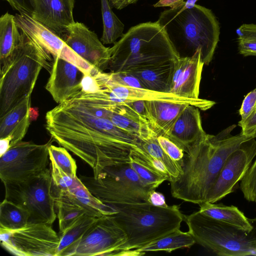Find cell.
<instances>
[{
  "instance_id": "19",
  "label": "cell",
  "mask_w": 256,
  "mask_h": 256,
  "mask_svg": "<svg viewBox=\"0 0 256 256\" xmlns=\"http://www.w3.org/2000/svg\"><path fill=\"white\" fill-rule=\"evenodd\" d=\"M199 110L195 106L188 104L166 136L180 146L184 152L208 134L202 128Z\"/></svg>"
},
{
  "instance_id": "4",
  "label": "cell",
  "mask_w": 256,
  "mask_h": 256,
  "mask_svg": "<svg viewBox=\"0 0 256 256\" xmlns=\"http://www.w3.org/2000/svg\"><path fill=\"white\" fill-rule=\"evenodd\" d=\"M114 44L108 67L110 72L163 65L180 57L156 22L130 28Z\"/></svg>"
},
{
  "instance_id": "14",
  "label": "cell",
  "mask_w": 256,
  "mask_h": 256,
  "mask_svg": "<svg viewBox=\"0 0 256 256\" xmlns=\"http://www.w3.org/2000/svg\"><path fill=\"white\" fill-rule=\"evenodd\" d=\"M64 36L67 45L96 68L101 72L108 69L110 48L106 47L84 24L75 22L68 27Z\"/></svg>"
},
{
  "instance_id": "25",
  "label": "cell",
  "mask_w": 256,
  "mask_h": 256,
  "mask_svg": "<svg viewBox=\"0 0 256 256\" xmlns=\"http://www.w3.org/2000/svg\"><path fill=\"white\" fill-rule=\"evenodd\" d=\"M21 40V32L15 16L6 12L0 18V66L8 64Z\"/></svg>"
},
{
  "instance_id": "34",
  "label": "cell",
  "mask_w": 256,
  "mask_h": 256,
  "mask_svg": "<svg viewBox=\"0 0 256 256\" xmlns=\"http://www.w3.org/2000/svg\"><path fill=\"white\" fill-rule=\"evenodd\" d=\"M240 53L256 56V24H243L236 30Z\"/></svg>"
},
{
  "instance_id": "10",
  "label": "cell",
  "mask_w": 256,
  "mask_h": 256,
  "mask_svg": "<svg viewBox=\"0 0 256 256\" xmlns=\"http://www.w3.org/2000/svg\"><path fill=\"white\" fill-rule=\"evenodd\" d=\"M54 142L38 144L21 141L0 156V178L3 184L25 180L40 174L50 164L48 148Z\"/></svg>"
},
{
  "instance_id": "26",
  "label": "cell",
  "mask_w": 256,
  "mask_h": 256,
  "mask_svg": "<svg viewBox=\"0 0 256 256\" xmlns=\"http://www.w3.org/2000/svg\"><path fill=\"white\" fill-rule=\"evenodd\" d=\"M175 62L126 71L137 77L146 88L169 92L171 76Z\"/></svg>"
},
{
  "instance_id": "37",
  "label": "cell",
  "mask_w": 256,
  "mask_h": 256,
  "mask_svg": "<svg viewBox=\"0 0 256 256\" xmlns=\"http://www.w3.org/2000/svg\"><path fill=\"white\" fill-rule=\"evenodd\" d=\"M110 80L119 84L126 86L146 88L137 77L128 71L110 72Z\"/></svg>"
},
{
  "instance_id": "27",
  "label": "cell",
  "mask_w": 256,
  "mask_h": 256,
  "mask_svg": "<svg viewBox=\"0 0 256 256\" xmlns=\"http://www.w3.org/2000/svg\"><path fill=\"white\" fill-rule=\"evenodd\" d=\"M195 244L194 239L188 231L184 232L179 229L134 250L144 254L149 252H171L176 250L190 248Z\"/></svg>"
},
{
  "instance_id": "16",
  "label": "cell",
  "mask_w": 256,
  "mask_h": 256,
  "mask_svg": "<svg viewBox=\"0 0 256 256\" xmlns=\"http://www.w3.org/2000/svg\"><path fill=\"white\" fill-rule=\"evenodd\" d=\"M204 64L200 50L191 56L180 57L174 64L169 92L186 98H199Z\"/></svg>"
},
{
  "instance_id": "1",
  "label": "cell",
  "mask_w": 256,
  "mask_h": 256,
  "mask_svg": "<svg viewBox=\"0 0 256 256\" xmlns=\"http://www.w3.org/2000/svg\"><path fill=\"white\" fill-rule=\"evenodd\" d=\"M111 111L81 90L46 115V128L54 142L81 158L94 176L106 168L128 162L139 139L115 126Z\"/></svg>"
},
{
  "instance_id": "12",
  "label": "cell",
  "mask_w": 256,
  "mask_h": 256,
  "mask_svg": "<svg viewBox=\"0 0 256 256\" xmlns=\"http://www.w3.org/2000/svg\"><path fill=\"white\" fill-rule=\"evenodd\" d=\"M0 240L16 256H56L60 237L52 224L32 223L16 230H0Z\"/></svg>"
},
{
  "instance_id": "32",
  "label": "cell",
  "mask_w": 256,
  "mask_h": 256,
  "mask_svg": "<svg viewBox=\"0 0 256 256\" xmlns=\"http://www.w3.org/2000/svg\"><path fill=\"white\" fill-rule=\"evenodd\" d=\"M110 119L112 123L125 132L137 137L140 140L157 135L151 126L124 115L113 112Z\"/></svg>"
},
{
  "instance_id": "31",
  "label": "cell",
  "mask_w": 256,
  "mask_h": 256,
  "mask_svg": "<svg viewBox=\"0 0 256 256\" xmlns=\"http://www.w3.org/2000/svg\"><path fill=\"white\" fill-rule=\"evenodd\" d=\"M98 218L92 214H86L60 234L56 256H64L66 252L82 237Z\"/></svg>"
},
{
  "instance_id": "38",
  "label": "cell",
  "mask_w": 256,
  "mask_h": 256,
  "mask_svg": "<svg viewBox=\"0 0 256 256\" xmlns=\"http://www.w3.org/2000/svg\"><path fill=\"white\" fill-rule=\"evenodd\" d=\"M256 111V88L250 92L243 100L239 113L242 122L251 116Z\"/></svg>"
},
{
  "instance_id": "8",
  "label": "cell",
  "mask_w": 256,
  "mask_h": 256,
  "mask_svg": "<svg viewBox=\"0 0 256 256\" xmlns=\"http://www.w3.org/2000/svg\"><path fill=\"white\" fill-rule=\"evenodd\" d=\"M79 178L95 197L114 208L148 204V194L156 190L142 182L129 162L106 167L96 178Z\"/></svg>"
},
{
  "instance_id": "39",
  "label": "cell",
  "mask_w": 256,
  "mask_h": 256,
  "mask_svg": "<svg viewBox=\"0 0 256 256\" xmlns=\"http://www.w3.org/2000/svg\"><path fill=\"white\" fill-rule=\"evenodd\" d=\"M8 2L13 10L19 14L32 16V0H3Z\"/></svg>"
},
{
  "instance_id": "22",
  "label": "cell",
  "mask_w": 256,
  "mask_h": 256,
  "mask_svg": "<svg viewBox=\"0 0 256 256\" xmlns=\"http://www.w3.org/2000/svg\"><path fill=\"white\" fill-rule=\"evenodd\" d=\"M52 190L60 234L86 214L96 216L66 190L58 188L52 184Z\"/></svg>"
},
{
  "instance_id": "11",
  "label": "cell",
  "mask_w": 256,
  "mask_h": 256,
  "mask_svg": "<svg viewBox=\"0 0 256 256\" xmlns=\"http://www.w3.org/2000/svg\"><path fill=\"white\" fill-rule=\"evenodd\" d=\"M126 240V234L113 214L102 216L97 218L64 256H118Z\"/></svg>"
},
{
  "instance_id": "36",
  "label": "cell",
  "mask_w": 256,
  "mask_h": 256,
  "mask_svg": "<svg viewBox=\"0 0 256 256\" xmlns=\"http://www.w3.org/2000/svg\"><path fill=\"white\" fill-rule=\"evenodd\" d=\"M156 138L166 154L174 161L178 162L182 166L185 153L184 150L166 136L158 134L156 136Z\"/></svg>"
},
{
  "instance_id": "20",
  "label": "cell",
  "mask_w": 256,
  "mask_h": 256,
  "mask_svg": "<svg viewBox=\"0 0 256 256\" xmlns=\"http://www.w3.org/2000/svg\"><path fill=\"white\" fill-rule=\"evenodd\" d=\"M30 106L31 96H29L0 118V139L8 137L10 148L21 142L28 132Z\"/></svg>"
},
{
  "instance_id": "23",
  "label": "cell",
  "mask_w": 256,
  "mask_h": 256,
  "mask_svg": "<svg viewBox=\"0 0 256 256\" xmlns=\"http://www.w3.org/2000/svg\"><path fill=\"white\" fill-rule=\"evenodd\" d=\"M188 104L164 100L146 101L151 128L157 135L166 136L181 112Z\"/></svg>"
},
{
  "instance_id": "46",
  "label": "cell",
  "mask_w": 256,
  "mask_h": 256,
  "mask_svg": "<svg viewBox=\"0 0 256 256\" xmlns=\"http://www.w3.org/2000/svg\"><path fill=\"white\" fill-rule=\"evenodd\" d=\"M198 0H186V1H184L177 6L181 10L187 8H192L195 6Z\"/></svg>"
},
{
  "instance_id": "5",
  "label": "cell",
  "mask_w": 256,
  "mask_h": 256,
  "mask_svg": "<svg viewBox=\"0 0 256 256\" xmlns=\"http://www.w3.org/2000/svg\"><path fill=\"white\" fill-rule=\"evenodd\" d=\"M156 22L178 54L183 49L192 56L200 50L204 64L211 62L220 34L211 10L198 4L182 10L176 6L161 12Z\"/></svg>"
},
{
  "instance_id": "44",
  "label": "cell",
  "mask_w": 256,
  "mask_h": 256,
  "mask_svg": "<svg viewBox=\"0 0 256 256\" xmlns=\"http://www.w3.org/2000/svg\"><path fill=\"white\" fill-rule=\"evenodd\" d=\"M185 1L184 0H160L158 2L154 4V6L156 7H163L169 6L170 8L176 7L182 2Z\"/></svg>"
},
{
  "instance_id": "30",
  "label": "cell",
  "mask_w": 256,
  "mask_h": 256,
  "mask_svg": "<svg viewBox=\"0 0 256 256\" xmlns=\"http://www.w3.org/2000/svg\"><path fill=\"white\" fill-rule=\"evenodd\" d=\"M103 22V32L100 39L104 44H114L122 37L124 24L112 10L108 0H100Z\"/></svg>"
},
{
  "instance_id": "9",
  "label": "cell",
  "mask_w": 256,
  "mask_h": 256,
  "mask_svg": "<svg viewBox=\"0 0 256 256\" xmlns=\"http://www.w3.org/2000/svg\"><path fill=\"white\" fill-rule=\"evenodd\" d=\"M6 200L26 210L29 224H52L57 215L50 168L25 180L4 184Z\"/></svg>"
},
{
  "instance_id": "17",
  "label": "cell",
  "mask_w": 256,
  "mask_h": 256,
  "mask_svg": "<svg viewBox=\"0 0 256 256\" xmlns=\"http://www.w3.org/2000/svg\"><path fill=\"white\" fill-rule=\"evenodd\" d=\"M54 58L45 88L54 100L60 104L82 90V82L84 74L62 58L59 57Z\"/></svg>"
},
{
  "instance_id": "28",
  "label": "cell",
  "mask_w": 256,
  "mask_h": 256,
  "mask_svg": "<svg viewBox=\"0 0 256 256\" xmlns=\"http://www.w3.org/2000/svg\"><path fill=\"white\" fill-rule=\"evenodd\" d=\"M30 214L21 206L4 198L0 205V230H13L29 224Z\"/></svg>"
},
{
  "instance_id": "15",
  "label": "cell",
  "mask_w": 256,
  "mask_h": 256,
  "mask_svg": "<svg viewBox=\"0 0 256 256\" xmlns=\"http://www.w3.org/2000/svg\"><path fill=\"white\" fill-rule=\"evenodd\" d=\"M102 89L106 92L110 101L115 104L136 100H164L188 104L202 110L210 108L215 104L214 101L200 98H190L172 93L124 86L112 81L110 73V78Z\"/></svg>"
},
{
  "instance_id": "21",
  "label": "cell",
  "mask_w": 256,
  "mask_h": 256,
  "mask_svg": "<svg viewBox=\"0 0 256 256\" xmlns=\"http://www.w3.org/2000/svg\"><path fill=\"white\" fill-rule=\"evenodd\" d=\"M52 186L62 189L70 187L76 176L75 160L62 146L52 144L48 148Z\"/></svg>"
},
{
  "instance_id": "7",
  "label": "cell",
  "mask_w": 256,
  "mask_h": 256,
  "mask_svg": "<svg viewBox=\"0 0 256 256\" xmlns=\"http://www.w3.org/2000/svg\"><path fill=\"white\" fill-rule=\"evenodd\" d=\"M184 221L196 242L218 256H256V220L250 232L210 218L199 210L186 216Z\"/></svg>"
},
{
  "instance_id": "42",
  "label": "cell",
  "mask_w": 256,
  "mask_h": 256,
  "mask_svg": "<svg viewBox=\"0 0 256 256\" xmlns=\"http://www.w3.org/2000/svg\"><path fill=\"white\" fill-rule=\"evenodd\" d=\"M148 201L150 204L157 206H166L168 205L166 203L164 195L156 190L150 191L148 196Z\"/></svg>"
},
{
  "instance_id": "6",
  "label": "cell",
  "mask_w": 256,
  "mask_h": 256,
  "mask_svg": "<svg viewBox=\"0 0 256 256\" xmlns=\"http://www.w3.org/2000/svg\"><path fill=\"white\" fill-rule=\"evenodd\" d=\"M114 208L117 212L113 216L127 237L122 251L140 248L180 229L186 216L178 205L157 206L148 204Z\"/></svg>"
},
{
  "instance_id": "45",
  "label": "cell",
  "mask_w": 256,
  "mask_h": 256,
  "mask_svg": "<svg viewBox=\"0 0 256 256\" xmlns=\"http://www.w3.org/2000/svg\"><path fill=\"white\" fill-rule=\"evenodd\" d=\"M10 142L8 137L0 139V156H2L10 148Z\"/></svg>"
},
{
  "instance_id": "40",
  "label": "cell",
  "mask_w": 256,
  "mask_h": 256,
  "mask_svg": "<svg viewBox=\"0 0 256 256\" xmlns=\"http://www.w3.org/2000/svg\"><path fill=\"white\" fill-rule=\"evenodd\" d=\"M82 90L87 92H95L100 90V86L95 76L84 74L82 82Z\"/></svg>"
},
{
  "instance_id": "43",
  "label": "cell",
  "mask_w": 256,
  "mask_h": 256,
  "mask_svg": "<svg viewBox=\"0 0 256 256\" xmlns=\"http://www.w3.org/2000/svg\"><path fill=\"white\" fill-rule=\"evenodd\" d=\"M112 8L122 10L126 6L136 4L139 0H108Z\"/></svg>"
},
{
  "instance_id": "41",
  "label": "cell",
  "mask_w": 256,
  "mask_h": 256,
  "mask_svg": "<svg viewBox=\"0 0 256 256\" xmlns=\"http://www.w3.org/2000/svg\"><path fill=\"white\" fill-rule=\"evenodd\" d=\"M238 126L242 128L241 132L244 134H256V111L244 122H238Z\"/></svg>"
},
{
  "instance_id": "33",
  "label": "cell",
  "mask_w": 256,
  "mask_h": 256,
  "mask_svg": "<svg viewBox=\"0 0 256 256\" xmlns=\"http://www.w3.org/2000/svg\"><path fill=\"white\" fill-rule=\"evenodd\" d=\"M128 162L142 182L154 190L164 181L168 180V177L149 166L131 152L129 155Z\"/></svg>"
},
{
  "instance_id": "35",
  "label": "cell",
  "mask_w": 256,
  "mask_h": 256,
  "mask_svg": "<svg viewBox=\"0 0 256 256\" xmlns=\"http://www.w3.org/2000/svg\"><path fill=\"white\" fill-rule=\"evenodd\" d=\"M240 188L248 201L256 203V160L241 180Z\"/></svg>"
},
{
  "instance_id": "2",
  "label": "cell",
  "mask_w": 256,
  "mask_h": 256,
  "mask_svg": "<svg viewBox=\"0 0 256 256\" xmlns=\"http://www.w3.org/2000/svg\"><path fill=\"white\" fill-rule=\"evenodd\" d=\"M232 125L214 136H206L190 146L185 152L182 174L170 182V192L174 198L200 204L207 196L229 156L244 142L256 138V134L230 133Z\"/></svg>"
},
{
  "instance_id": "13",
  "label": "cell",
  "mask_w": 256,
  "mask_h": 256,
  "mask_svg": "<svg viewBox=\"0 0 256 256\" xmlns=\"http://www.w3.org/2000/svg\"><path fill=\"white\" fill-rule=\"evenodd\" d=\"M256 156V140H247L227 158L209 191L206 202H217L232 192L243 178Z\"/></svg>"
},
{
  "instance_id": "3",
  "label": "cell",
  "mask_w": 256,
  "mask_h": 256,
  "mask_svg": "<svg viewBox=\"0 0 256 256\" xmlns=\"http://www.w3.org/2000/svg\"><path fill=\"white\" fill-rule=\"evenodd\" d=\"M21 40L0 70V118L31 96L42 68L50 72L54 58L36 39L20 30Z\"/></svg>"
},
{
  "instance_id": "18",
  "label": "cell",
  "mask_w": 256,
  "mask_h": 256,
  "mask_svg": "<svg viewBox=\"0 0 256 256\" xmlns=\"http://www.w3.org/2000/svg\"><path fill=\"white\" fill-rule=\"evenodd\" d=\"M31 16L61 38L68 27L75 21L73 10L75 0H32Z\"/></svg>"
},
{
  "instance_id": "29",
  "label": "cell",
  "mask_w": 256,
  "mask_h": 256,
  "mask_svg": "<svg viewBox=\"0 0 256 256\" xmlns=\"http://www.w3.org/2000/svg\"><path fill=\"white\" fill-rule=\"evenodd\" d=\"M153 136L147 139L140 140L139 146L152 157L160 160L166 166L169 175V182H173L182 174V165L172 160L158 144L156 137Z\"/></svg>"
},
{
  "instance_id": "24",
  "label": "cell",
  "mask_w": 256,
  "mask_h": 256,
  "mask_svg": "<svg viewBox=\"0 0 256 256\" xmlns=\"http://www.w3.org/2000/svg\"><path fill=\"white\" fill-rule=\"evenodd\" d=\"M199 206V211L210 218L246 231H251L254 227L256 218H247L236 206H227L222 204H214L208 202H204L200 204Z\"/></svg>"
}]
</instances>
